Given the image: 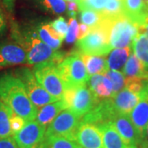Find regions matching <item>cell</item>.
Here are the masks:
<instances>
[{
    "mask_svg": "<svg viewBox=\"0 0 148 148\" xmlns=\"http://www.w3.org/2000/svg\"><path fill=\"white\" fill-rule=\"evenodd\" d=\"M0 100L26 122L35 120L38 110L32 104L21 80L8 73L0 77Z\"/></svg>",
    "mask_w": 148,
    "mask_h": 148,
    "instance_id": "cell-1",
    "label": "cell"
},
{
    "mask_svg": "<svg viewBox=\"0 0 148 148\" xmlns=\"http://www.w3.org/2000/svg\"><path fill=\"white\" fill-rule=\"evenodd\" d=\"M14 38L19 45L24 49L27 53V64L30 66L44 63L59 64L67 53L54 50L43 42L36 32H28L25 34L14 29Z\"/></svg>",
    "mask_w": 148,
    "mask_h": 148,
    "instance_id": "cell-2",
    "label": "cell"
},
{
    "mask_svg": "<svg viewBox=\"0 0 148 148\" xmlns=\"http://www.w3.org/2000/svg\"><path fill=\"white\" fill-rule=\"evenodd\" d=\"M101 23L107 30L109 43L112 49L131 46L138 35V27L124 14L114 16L103 15Z\"/></svg>",
    "mask_w": 148,
    "mask_h": 148,
    "instance_id": "cell-3",
    "label": "cell"
},
{
    "mask_svg": "<svg viewBox=\"0 0 148 148\" xmlns=\"http://www.w3.org/2000/svg\"><path fill=\"white\" fill-rule=\"evenodd\" d=\"M56 68L66 89L86 85L90 78L81 58V53L77 50L68 54Z\"/></svg>",
    "mask_w": 148,
    "mask_h": 148,
    "instance_id": "cell-4",
    "label": "cell"
},
{
    "mask_svg": "<svg viewBox=\"0 0 148 148\" xmlns=\"http://www.w3.org/2000/svg\"><path fill=\"white\" fill-rule=\"evenodd\" d=\"M113 49L109 43L107 30L103 24L90 28L87 35L78 40L77 49L79 53L91 55H106Z\"/></svg>",
    "mask_w": 148,
    "mask_h": 148,
    "instance_id": "cell-5",
    "label": "cell"
},
{
    "mask_svg": "<svg viewBox=\"0 0 148 148\" xmlns=\"http://www.w3.org/2000/svg\"><path fill=\"white\" fill-rule=\"evenodd\" d=\"M63 100L69 109L80 117L84 116L90 111L99 101L86 85L68 88L64 91Z\"/></svg>",
    "mask_w": 148,
    "mask_h": 148,
    "instance_id": "cell-6",
    "label": "cell"
},
{
    "mask_svg": "<svg viewBox=\"0 0 148 148\" xmlns=\"http://www.w3.org/2000/svg\"><path fill=\"white\" fill-rule=\"evenodd\" d=\"M15 75L22 82L30 100L38 110L43 106L58 101L57 98L50 95L40 84L30 69L21 68L17 69L15 72Z\"/></svg>",
    "mask_w": 148,
    "mask_h": 148,
    "instance_id": "cell-7",
    "label": "cell"
},
{
    "mask_svg": "<svg viewBox=\"0 0 148 148\" xmlns=\"http://www.w3.org/2000/svg\"><path fill=\"white\" fill-rule=\"evenodd\" d=\"M32 70L40 84L53 97L60 100L63 98L66 86L58 73L56 65L44 63L34 65Z\"/></svg>",
    "mask_w": 148,
    "mask_h": 148,
    "instance_id": "cell-8",
    "label": "cell"
},
{
    "mask_svg": "<svg viewBox=\"0 0 148 148\" xmlns=\"http://www.w3.org/2000/svg\"><path fill=\"white\" fill-rule=\"evenodd\" d=\"M81 122L82 117L69 109H65L48 125L45 136H61L76 141V133Z\"/></svg>",
    "mask_w": 148,
    "mask_h": 148,
    "instance_id": "cell-9",
    "label": "cell"
},
{
    "mask_svg": "<svg viewBox=\"0 0 148 148\" xmlns=\"http://www.w3.org/2000/svg\"><path fill=\"white\" fill-rule=\"evenodd\" d=\"M128 115L139 135L142 145L146 138L148 125V81L147 80H145L143 89L139 93L138 103Z\"/></svg>",
    "mask_w": 148,
    "mask_h": 148,
    "instance_id": "cell-10",
    "label": "cell"
},
{
    "mask_svg": "<svg viewBox=\"0 0 148 148\" xmlns=\"http://www.w3.org/2000/svg\"><path fill=\"white\" fill-rule=\"evenodd\" d=\"M46 127L40 125L36 120L26 123L24 127L12 138L18 148H37L45 138Z\"/></svg>",
    "mask_w": 148,
    "mask_h": 148,
    "instance_id": "cell-11",
    "label": "cell"
},
{
    "mask_svg": "<svg viewBox=\"0 0 148 148\" xmlns=\"http://www.w3.org/2000/svg\"><path fill=\"white\" fill-rule=\"evenodd\" d=\"M112 98H106L99 101L96 106L82 118V122L92 123L95 126L112 121L116 115Z\"/></svg>",
    "mask_w": 148,
    "mask_h": 148,
    "instance_id": "cell-12",
    "label": "cell"
},
{
    "mask_svg": "<svg viewBox=\"0 0 148 148\" xmlns=\"http://www.w3.org/2000/svg\"><path fill=\"white\" fill-rule=\"evenodd\" d=\"M76 142L82 148H105L101 130L92 123L81 122L76 133Z\"/></svg>",
    "mask_w": 148,
    "mask_h": 148,
    "instance_id": "cell-13",
    "label": "cell"
},
{
    "mask_svg": "<svg viewBox=\"0 0 148 148\" xmlns=\"http://www.w3.org/2000/svg\"><path fill=\"white\" fill-rule=\"evenodd\" d=\"M27 64V53L17 43H0V69Z\"/></svg>",
    "mask_w": 148,
    "mask_h": 148,
    "instance_id": "cell-14",
    "label": "cell"
},
{
    "mask_svg": "<svg viewBox=\"0 0 148 148\" xmlns=\"http://www.w3.org/2000/svg\"><path fill=\"white\" fill-rule=\"evenodd\" d=\"M110 123L127 144L133 147H140L141 139L128 114H117Z\"/></svg>",
    "mask_w": 148,
    "mask_h": 148,
    "instance_id": "cell-15",
    "label": "cell"
},
{
    "mask_svg": "<svg viewBox=\"0 0 148 148\" xmlns=\"http://www.w3.org/2000/svg\"><path fill=\"white\" fill-rule=\"evenodd\" d=\"M123 14L138 27L142 25L148 12V3L145 0H122Z\"/></svg>",
    "mask_w": 148,
    "mask_h": 148,
    "instance_id": "cell-16",
    "label": "cell"
},
{
    "mask_svg": "<svg viewBox=\"0 0 148 148\" xmlns=\"http://www.w3.org/2000/svg\"><path fill=\"white\" fill-rule=\"evenodd\" d=\"M111 98L117 113L125 114H129L139 101V95L132 92L125 86Z\"/></svg>",
    "mask_w": 148,
    "mask_h": 148,
    "instance_id": "cell-17",
    "label": "cell"
},
{
    "mask_svg": "<svg viewBox=\"0 0 148 148\" xmlns=\"http://www.w3.org/2000/svg\"><path fill=\"white\" fill-rule=\"evenodd\" d=\"M89 89L98 100L110 98L113 94V85L105 75L95 74L90 76L87 82Z\"/></svg>",
    "mask_w": 148,
    "mask_h": 148,
    "instance_id": "cell-18",
    "label": "cell"
},
{
    "mask_svg": "<svg viewBox=\"0 0 148 148\" xmlns=\"http://www.w3.org/2000/svg\"><path fill=\"white\" fill-rule=\"evenodd\" d=\"M97 127H99L102 134L105 148H137L127 144L121 138L110 122L97 125Z\"/></svg>",
    "mask_w": 148,
    "mask_h": 148,
    "instance_id": "cell-19",
    "label": "cell"
},
{
    "mask_svg": "<svg viewBox=\"0 0 148 148\" xmlns=\"http://www.w3.org/2000/svg\"><path fill=\"white\" fill-rule=\"evenodd\" d=\"M65 109H67V106L63 98L50 104H48L46 106L41 107L38 110L36 117V121L39 123L40 125L47 127L48 125L53 121V119Z\"/></svg>",
    "mask_w": 148,
    "mask_h": 148,
    "instance_id": "cell-20",
    "label": "cell"
},
{
    "mask_svg": "<svg viewBox=\"0 0 148 148\" xmlns=\"http://www.w3.org/2000/svg\"><path fill=\"white\" fill-rule=\"evenodd\" d=\"M81 58L84 63L87 73L90 77L95 74L105 75L109 70L105 55H91L81 53Z\"/></svg>",
    "mask_w": 148,
    "mask_h": 148,
    "instance_id": "cell-21",
    "label": "cell"
},
{
    "mask_svg": "<svg viewBox=\"0 0 148 148\" xmlns=\"http://www.w3.org/2000/svg\"><path fill=\"white\" fill-rule=\"evenodd\" d=\"M132 50L148 71V33L138 31L132 43Z\"/></svg>",
    "mask_w": 148,
    "mask_h": 148,
    "instance_id": "cell-22",
    "label": "cell"
},
{
    "mask_svg": "<svg viewBox=\"0 0 148 148\" xmlns=\"http://www.w3.org/2000/svg\"><path fill=\"white\" fill-rule=\"evenodd\" d=\"M132 52V47L117 48L110 52L109 58L107 60L108 68L110 70H120L123 69L129 55Z\"/></svg>",
    "mask_w": 148,
    "mask_h": 148,
    "instance_id": "cell-23",
    "label": "cell"
},
{
    "mask_svg": "<svg viewBox=\"0 0 148 148\" xmlns=\"http://www.w3.org/2000/svg\"><path fill=\"white\" fill-rule=\"evenodd\" d=\"M38 35L43 42L52 48L54 50H58L62 45L64 39L58 36L57 32L53 30L51 24H42L38 28Z\"/></svg>",
    "mask_w": 148,
    "mask_h": 148,
    "instance_id": "cell-24",
    "label": "cell"
},
{
    "mask_svg": "<svg viewBox=\"0 0 148 148\" xmlns=\"http://www.w3.org/2000/svg\"><path fill=\"white\" fill-rule=\"evenodd\" d=\"M147 72V71L145 69L142 62L132 52L123 69V73L126 77L144 79Z\"/></svg>",
    "mask_w": 148,
    "mask_h": 148,
    "instance_id": "cell-25",
    "label": "cell"
},
{
    "mask_svg": "<svg viewBox=\"0 0 148 148\" xmlns=\"http://www.w3.org/2000/svg\"><path fill=\"white\" fill-rule=\"evenodd\" d=\"M37 148H82L74 140L61 136H45Z\"/></svg>",
    "mask_w": 148,
    "mask_h": 148,
    "instance_id": "cell-26",
    "label": "cell"
},
{
    "mask_svg": "<svg viewBox=\"0 0 148 148\" xmlns=\"http://www.w3.org/2000/svg\"><path fill=\"white\" fill-rule=\"evenodd\" d=\"M12 111L0 100V139L12 136L10 126V119Z\"/></svg>",
    "mask_w": 148,
    "mask_h": 148,
    "instance_id": "cell-27",
    "label": "cell"
},
{
    "mask_svg": "<svg viewBox=\"0 0 148 148\" xmlns=\"http://www.w3.org/2000/svg\"><path fill=\"white\" fill-rule=\"evenodd\" d=\"M105 76L110 80L113 85V94L111 97L124 88L126 77L123 73L117 70H108L105 73Z\"/></svg>",
    "mask_w": 148,
    "mask_h": 148,
    "instance_id": "cell-28",
    "label": "cell"
},
{
    "mask_svg": "<svg viewBox=\"0 0 148 148\" xmlns=\"http://www.w3.org/2000/svg\"><path fill=\"white\" fill-rule=\"evenodd\" d=\"M103 15L100 12L90 10V9H84L80 12V20L82 23L91 27H95L101 23Z\"/></svg>",
    "mask_w": 148,
    "mask_h": 148,
    "instance_id": "cell-29",
    "label": "cell"
},
{
    "mask_svg": "<svg viewBox=\"0 0 148 148\" xmlns=\"http://www.w3.org/2000/svg\"><path fill=\"white\" fill-rule=\"evenodd\" d=\"M108 0H77V3L80 11L84 9L102 12L106 8Z\"/></svg>",
    "mask_w": 148,
    "mask_h": 148,
    "instance_id": "cell-30",
    "label": "cell"
},
{
    "mask_svg": "<svg viewBox=\"0 0 148 148\" xmlns=\"http://www.w3.org/2000/svg\"><path fill=\"white\" fill-rule=\"evenodd\" d=\"M106 16H114L123 14L122 0H108L105 9L101 12Z\"/></svg>",
    "mask_w": 148,
    "mask_h": 148,
    "instance_id": "cell-31",
    "label": "cell"
},
{
    "mask_svg": "<svg viewBox=\"0 0 148 148\" xmlns=\"http://www.w3.org/2000/svg\"><path fill=\"white\" fill-rule=\"evenodd\" d=\"M42 4L46 9L54 14H61L66 10V3L64 0H42Z\"/></svg>",
    "mask_w": 148,
    "mask_h": 148,
    "instance_id": "cell-32",
    "label": "cell"
},
{
    "mask_svg": "<svg viewBox=\"0 0 148 148\" xmlns=\"http://www.w3.org/2000/svg\"><path fill=\"white\" fill-rule=\"evenodd\" d=\"M78 23L75 17H71L69 20V27L66 35V41L67 43H74L77 39L78 33Z\"/></svg>",
    "mask_w": 148,
    "mask_h": 148,
    "instance_id": "cell-33",
    "label": "cell"
},
{
    "mask_svg": "<svg viewBox=\"0 0 148 148\" xmlns=\"http://www.w3.org/2000/svg\"><path fill=\"white\" fill-rule=\"evenodd\" d=\"M50 24L53 28V30L58 33V36L61 37L62 39H64L66 35H67V32H68L69 27H68V23H67V21L64 17L59 16L58 19L54 20Z\"/></svg>",
    "mask_w": 148,
    "mask_h": 148,
    "instance_id": "cell-34",
    "label": "cell"
},
{
    "mask_svg": "<svg viewBox=\"0 0 148 148\" xmlns=\"http://www.w3.org/2000/svg\"><path fill=\"white\" fill-rule=\"evenodd\" d=\"M26 123L27 122H26V120L23 118L12 114L10 119V126L12 136L15 133L19 132L21 128L24 127V125L26 124Z\"/></svg>",
    "mask_w": 148,
    "mask_h": 148,
    "instance_id": "cell-35",
    "label": "cell"
},
{
    "mask_svg": "<svg viewBox=\"0 0 148 148\" xmlns=\"http://www.w3.org/2000/svg\"><path fill=\"white\" fill-rule=\"evenodd\" d=\"M0 148H18L12 137L0 139Z\"/></svg>",
    "mask_w": 148,
    "mask_h": 148,
    "instance_id": "cell-36",
    "label": "cell"
},
{
    "mask_svg": "<svg viewBox=\"0 0 148 148\" xmlns=\"http://www.w3.org/2000/svg\"><path fill=\"white\" fill-rule=\"evenodd\" d=\"M90 31V27L86 25H85L83 23L80 24L78 26V33H77V39L80 40L82 38H83L87 35V33Z\"/></svg>",
    "mask_w": 148,
    "mask_h": 148,
    "instance_id": "cell-37",
    "label": "cell"
},
{
    "mask_svg": "<svg viewBox=\"0 0 148 148\" xmlns=\"http://www.w3.org/2000/svg\"><path fill=\"white\" fill-rule=\"evenodd\" d=\"M77 8H78V6H77V3L76 2L69 1L68 3V10L69 12V15L72 17H75Z\"/></svg>",
    "mask_w": 148,
    "mask_h": 148,
    "instance_id": "cell-38",
    "label": "cell"
},
{
    "mask_svg": "<svg viewBox=\"0 0 148 148\" xmlns=\"http://www.w3.org/2000/svg\"><path fill=\"white\" fill-rule=\"evenodd\" d=\"M6 26H7V22H6V18L3 12L0 8V34H2L3 32L5 31Z\"/></svg>",
    "mask_w": 148,
    "mask_h": 148,
    "instance_id": "cell-39",
    "label": "cell"
},
{
    "mask_svg": "<svg viewBox=\"0 0 148 148\" xmlns=\"http://www.w3.org/2000/svg\"><path fill=\"white\" fill-rule=\"evenodd\" d=\"M13 3H14V0H4V3H5L6 7L8 8V10H12V9Z\"/></svg>",
    "mask_w": 148,
    "mask_h": 148,
    "instance_id": "cell-40",
    "label": "cell"
},
{
    "mask_svg": "<svg viewBox=\"0 0 148 148\" xmlns=\"http://www.w3.org/2000/svg\"><path fill=\"white\" fill-rule=\"evenodd\" d=\"M146 146H148V125L147 127V132H146V138H145V141L144 143L141 145V147L139 148L143 147H146Z\"/></svg>",
    "mask_w": 148,
    "mask_h": 148,
    "instance_id": "cell-41",
    "label": "cell"
},
{
    "mask_svg": "<svg viewBox=\"0 0 148 148\" xmlns=\"http://www.w3.org/2000/svg\"><path fill=\"white\" fill-rule=\"evenodd\" d=\"M144 80H147V81H148V71L147 72V73H146V75H145V77H144Z\"/></svg>",
    "mask_w": 148,
    "mask_h": 148,
    "instance_id": "cell-42",
    "label": "cell"
},
{
    "mask_svg": "<svg viewBox=\"0 0 148 148\" xmlns=\"http://www.w3.org/2000/svg\"><path fill=\"white\" fill-rule=\"evenodd\" d=\"M141 148H148V146H146V147H143Z\"/></svg>",
    "mask_w": 148,
    "mask_h": 148,
    "instance_id": "cell-43",
    "label": "cell"
},
{
    "mask_svg": "<svg viewBox=\"0 0 148 148\" xmlns=\"http://www.w3.org/2000/svg\"><path fill=\"white\" fill-rule=\"evenodd\" d=\"M66 1H77V0H66Z\"/></svg>",
    "mask_w": 148,
    "mask_h": 148,
    "instance_id": "cell-44",
    "label": "cell"
},
{
    "mask_svg": "<svg viewBox=\"0 0 148 148\" xmlns=\"http://www.w3.org/2000/svg\"><path fill=\"white\" fill-rule=\"evenodd\" d=\"M145 1H146V2H147V3H148V0H145Z\"/></svg>",
    "mask_w": 148,
    "mask_h": 148,
    "instance_id": "cell-45",
    "label": "cell"
}]
</instances>
